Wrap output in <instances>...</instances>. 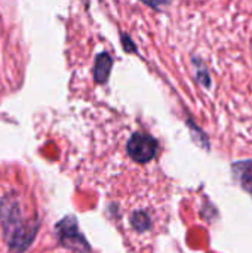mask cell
I'll use <instances>...</instances> for the list:
<instances>
[{
	"instance_id": "8992f818",
	"label": "cell",
	"mask_w": 252,
	"mask_h": 253,
	"mask_svg": "<svg viewBox=\"0 0 252 253\" xmlns=\"http://www.w3.org/2000/svg\"><path fill=\"white\" fill-rule=\"evenodd\" d=\"M131 225L134 227V230H137L138 233L147 231L151 227V221L150 216L144 212V211H137L132 213L131 216Z\"/></svg>"
},
{
	"instance_id": "9c48e42d",
	"label": "cell",
	"mask_w": 252,
	"mask_h": 253,
	"mask_svg": "<svg viewBox=\"0 0 252 253\" xmlns=\"http://www.w3.org/2000/svg\"><path fill=\"white\" fill-rule=\"evenodd\" d=\"M141 1H144V3L149 4L150 7L157 9V10H160L163 6H166V4L169 3V0H141Z\"/></svg>"
},
{
	"instance_id": "3957f363",
	"label": "cell",
	"mask_w": 252,
	"mask_h": 253,
	"mask_svg": "<svg viewBox=\"0 0 252 253\" xmlns=\"http://www.w3.org/2000/svg\"><path fill=\"white\" fill-rule=\"evenodd\" d=\"M159 142L156 138L146 132H135L126 144L129 157L137 163H149L157 154Z\"/></svg>"
},
{
	"instance_id": "5b68a950",
	"label": "cell",
	"mask_w": 252,
	"mask_h": 253,
	"mask_svg": "<svg viewBox=\"0 0 252 253\" xmlns=\"http://www.w3.org/2000/svg\"><path fill=\"white\" fill-rule=\"evenodd\" d=\"M111 67H113V59L108 55V52L98 53L95 58V64H94V80H95V83L105 84L108 77H110Z\"/></svg>"
},
{
	"instance_id": "ba28073f",
	"label": "cell",
	"mask_w": 252,
	"mask_h": 253,
	"mask_svg": "<svg viewBox=\"0 0 252 253\" xmlns=\"http://www.w3.org/2000/svg\"><path fill=\"white\" fill-rule=\"evenodd\" d=\"M187 126L190 127V133H192L193 141H195L199 147L209 150V139H208V136L203 133V130H202V129H199V127H198L192 120H187Z\"/></svg>"
},
{
	"instance_id": "7a4b0ae2",
	"label": "cell",
	"mask_w": 252,
	"mask_h": 253,
	"mask_svg": "<svg viewBox=\"0 0 252 253\" xmlns=\"http://www.w3.org/2000/svg\"><path fill=\"white\" fill-rule=\"evenodd\" d=\"M55 234L59 243L76 253H89L91 246L85 236L80 233L74 216H67L55 225Z\"/></svg>"
},
{
	"instance_id": "277c9868",
	"label": "cell",
	"mask_w": 252,
	"mask_h": 253,
	"mask_svg": "<svg viewBox=\"0 0 252 253\" xmlns=\"http://www.w3.org/2000/svg\"><path fill=\"white\" fill-rule=\"evenodd\" d=\"M232 172L239 185L252 196V160H242L233 163Z\"/></svg>"
},
{
	"instance_id": "6da1fadb",
	"label": "cell",
	"mask_w": 252,
	"mask_h": 253,
	"mask_svg": "<svg viewBox=\"0 0 252 253\" xmlns=\"http://www.w3.org/2000/svg\"><path fill=\"white\" fill-rule=\"evenodd\" d=\"M0 218L7 246L15 252H24L34 240L39 228L37 221H30L22 215L18 197L4 196L0 202Z\"/></svg>"
},
{
	"instance_id": "52a82bcc",
	"label": "cell",
	"mask_w": 252,
	"mask_h": 253,
	"mask_svg": "<svg viewBox=\"0 0 252 253\" xmlns=\"http://www.w3.org/2000/svg\"><path fill=\"white\" fill-rule=\"evenodd\" d=\"M193 65H195V70H196V79L198 82L205 86V87H211V76L208 73V68L206 65L203 64V61L198 56L193 58Z\"/></svg>"
},
{
	"instance_id": "30bf717a",
	"label": "cell",
	"mask_w": 252,
	"mask_h": 253,
	"mask_svg": "<svg viewBox=\"0 0 252 253\" xmlns=\"http://www.w3.org/2000/svg\"><path fill=\"white\" fill-rule=\"evenodd\" d=\"M122 43H123V47H125L126 52H137L134 42H132L126 34H122Z\"/></svg>"
}]
</instances>
